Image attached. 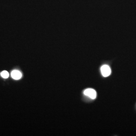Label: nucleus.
I'll return each mask as SVG.
<instances>
[{
  "instance_id": "f03ea898",
  "label": "nucleus",
  "mask_w": 136,
  "mask_h": 136,
  "mask_svg": "<svg viewBox=\"0 0 136 136\" xmlns=\"http://www.w3.org/2000/svg\"><path fill=\"white\" fill-rule=\"evenodd\" d=\"M85 95L89 97L91 99H95L96 97V92L93 89H87L84 91Z\"/></svg>"
},
{
  "instance_id": "f257e3e1",
  "label": "nucleus",
  "mask_w": 136,
  "mask_h": 136,
  "mask_svg": "<svg viewBox=\"0 0 136 136\" xmlns=\"http://www.w3.org/2000/svg\"><path fill=\"white\" fill-rule=\"evenodd\" d=\"M101 72L102 76L104 77H106L111 74V69L108 65H103L101 68Z\"/></svg>"
},
{
  "instance_id": "20e7f679",
  "label": "nucleus",
  "mask_w": 136,
  "mask_h": 136,
  "mask_svg": "<svg viewBox=\"0 0 136 136\" xmlns=\"http://www.w3.org/2000/svg\"><path fill=\"white\" fill-rule=\"evenodd\" d=\"M1 76H2L3 78H5V79H6V78H8L9 77V73H8L7 71H3V72H1Z\"/></svg>"
},
{
  "instance_id": "7ed1b4c3",
  "label": "nucleus",
  "mask_w": 136,
  "mask_h": 136,
  "mask_svg": "<svg viewBox=\"0 0 136 136\" xmlns=\"http://www.w3.org/2000/svg\"><path fill=\"white\" fill-rule=\"evenodd\" d=\"M12 77L15 80H19L21 78L22 74L18 70H13L11 72Z\"/></svg>"
}]
</instances>
